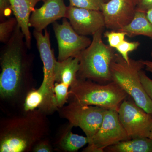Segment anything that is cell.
<instances>
[{
	"label": "cell",
	"instance_id": "obj_12",
	"mask_svg": "<svg viewBox=\"0 0 152 152\" xmlns=\"http://www.w3.org/2000/svg\"><path fill=\"white\" fill-rule=\"evenodd\" d=\"M102 12L105 28L119 31L132 21L136 12V7L132 0H110L103 5Z\"/></svg>",
	"mask_w": 152,
	"mask_h": 152
},
{
	"label": "cell",
	"instance_id": "obj_28",
	"mask_svg": "<svg viewBox=\"0 0 152 152\" xmlns=\"http://www.w3.org/2000/svg\"><path fill=\"white\" fill-rule=\"evenodd\" d=\"M152 8V0H138L136 6V11L146 13Z\"/></svg>",
	"mask_w": 152,
	"mask_h": 152
},
{
	"label": "cell",
	"instance_id": "obj_17",
	"mask_svg": "<svg viewBox=\"0 0 152 152\" xmlns=\"http://www.w3.org/2000/svg\"><path fill=\"white\" fill-rule=\"evenodd\" d=\"M119 31L125 32L129 37L143 36L152 39V24L146 13L140 11H136L132 21Z\"/></svg>",
	"mask_w": 152,
	"mask_h": 152
},
{
	"label": "cell",
	"instance_id": "obj_4",
	"mask_svg": "<svg viewBox=\"0 0 152 152\" xmlns=\"http://www.w3.org/2000/svg\"><path fill=\"white\" fill-rule=\"evenodd\" d=\"M100 30L92 36L89 46L78 56L80 69L77 77L101 84L112 82L110 67L115 57L114 49L104 42Z\"/></svg>",
	"mask_w": 152,
	"mask_h": 152
},
{
	"label": "cell",
	"instance_id": "obj_16",
	"mask_svg": "<svg viewBox=\"0 0 152 152\" xmlns=\"http://www.w3.org/2000/svg\"><path fill=\"white\" fill-rule=\"evenodd\" d=\"M72 128L68 124L61 132L56 142L58 150L65 152H77L88 144L89 140L86 136L74 134L72 132Z\"/></svg>",
	"mask_w": 152,
	"mask_h": 152
},
{
	"label": "cell",
	"instance_id": "obj_5",
	"mask_svg": "<svg viewBox=\"0 0 152 152\" xmlns=\"http://www.w3.org/2000/svg\"><path fill=\"white\" fill-rule=\"evenodd\" d=\"M145 68L142 60L130 59L128 63L118 53H115L111 65L112 81L118 85L139 107L152 115V102L140 78V72Z\"/></svg>",
	"mask_w": 152,
	"mask_h": 152
},
{
	"label": "cell",
	"instance_id": "obj_10",
	"mask_svg": "<svg viewBox=\"0 0 152 152\" xmlns=\"http://www.w3.org/2000/svg\"><path fill=\"white\" fill-rule=\"evenodd\" d=\"M53 27L58 44V61H60L78 56L91 42L92 40L87 36L76 32L66 18H63L61 24L53 23Z\"/></svg>",
	"mask_w": 152,
	"mask_h": 152
},
{
	"label": "cell",
	"instance_id": "obj_2",
	"mask_svg": "<svg viewBox=\"0 0 152 152\" xmlns=\"http://www.w3.org/2000/svg\"><path fill=\"white\" fill-rule=\"evenodd\" d=\"M47 115L37 109L1 120L0 152H32L36 144L50 134Z\"/></svg>",
	"mask_w": 152,
	"mask_h": 152
},
{
	"label": "cell",
	"instance_id": "obj_26",
	"mask_svg": "<svg viewBox=\"0 0 152 152\" xmlns=\"http://www.w3.org/2000/svg\"><path fill=\"white\" fill-rule=\"evenodd\" d=\"M53 147L48 137L41 140L34 147L32 152H51L53 151Z\"/></svg>",
	"mask_w": 152,
	"mask_h": 152
},
{
	"label": "cell",
	"instance_id": "obj_6",
	"mask_svg": "<svg viewBox=\"0 0 152 152\" xmlns=\"http://www.w3.org/2000/svg\"><path fill=\"white\" fill-rule=\"evenodd\" d=\"M42 32L34 30L33 36L43 64L44 77L42 83L39 88L43 94L44 102L40 109L47 115L58 110L55 102L54 92L55 66L56 59L54 50L52 49L50 34L46 28Z\"/></svg>",
	"mask_w": 152,
	"mask_h": 152
},
{
	"label": "cell",
	"instance_id": "obj_31",
	"mask_svg": "<svg viewBox=\"0 0 152 152\" xmlns=\"http://www.w3.org/2000/svg\"><path fill=\"white\" fill-rule=\"evenodd\" d=\"M133 3H134V4L135 6H136L137 5V3L138 0H132Z\"/></svg>",
	"mask_w": 152,
	"mask_h": 152
},
{
	"label": "cell",
	"instance_id": "obj_24",
	"mask_svg": "<svg viewBox=\"0 0 152 152\" xmlns=\"http://www.w3.org/2000/svg\"><path fill=\"white\" fill-rule=\"evenodd\" d=\"M104 37L107 39L109 45L113 48L115 49L119 45L125 40L126 33L120 31H106L104 33Z\"/></svg>",
	"mask_w": 152,
	"mask_h": 152
},
{
	"label": "cell",
	"instance_id": "obj_20",
	"mask_svg": "<svg viewBox=\"0 0 152 152\" xmlns=\"http://www.w3.org/2000/svg\"><path fill=\"white\" fill-rule=\"evenodd\" d=\"M18 25L15 18H9L0 23V42L5 44L12 37L15 29Z\"/></svg>",
	"mask_w": 152,
	"mask_h": 152
},
{
	"label": "cell",
	"instance_id": "obj_34",
	"mask_svg": "<svg viewBox=\"0 0 152 152\" xmlns=\"http://www.w3.org/2000/svg\"><path fill=\"white\" fill-rule=\"evenodd\" d=\"M106 1V2L108 1H110V0H105Z\"/></svg>",
	"mask_w": 152,
	"mask_h": 152
},
{
	"label": "cell",
	"instance_id": "obj_14",
	"mask_svg": "<svg viewBox=\"0 0 152 152\" xmlns=\"http://www.w3.org/2000/svg\"><path fill=\"white\" fill-rule=\"evenodd\" d=\"M15 18L16 19L29 49L31 48L32 36L30 30V18L35 7L41 0H9Z\"/></svg>",
	"mask_w": 152,
	"mask_h": 152
},
{
	"label": "cell",
	"instance_id": "obj_15",
	"mask_svg": "<svg viewBox=\"0 0 152 152\" xmlns=\"http://www.w3.org/2000/svg\"><path fill=\"white\" fill-rule=\"evenodd\" d=\"M80 69L78 57H72L64 61L56 60L55 66V83H63L70 87L77 78Z\"/></svg>",
	"mask_w": 152,
	"mask_h": 152
},
{
	"label": "cell",
	"instance_id": "obj_22",
	"mask_svg": "<svg viewBox=\"0 0 152 152\" xmlns=\"http://www.w3.org/2000/svg\"><path fill=\"white\" fill-rule=\"evenodd\" d=\"M69 6L80 8L102 11L105 0H69Z\"/></svg>",
	"mask_w": 152,
	"mask_h": 152
},
{
	"label": "cell",
	"instance_id": "obj_11",
	"mask_svg": "<svg viewBox=\"0 0 152 152\" xmlns=\"http://www.w3.org/2000/svg\"><path fill=\"white\" fill-rule=\"evenodd\" d=\"M66 18L76 32L80 35H94L105 28L102 12L68 6Z\"/></svg>",
	"mask_w": 152,
	"mask_h": 152
},
{
	"label": "cell",
	"instance_id": "obj_25",
	"mask_svg": "<svg viewBox=\"0 0 152 152\" xmlns=\"http://www.w3.org/2000/svg\"><path fill=\"white\" fill-rule=\"evenodd\" d=\"M13 13L9 0H0V21H4Z\"/></svg>",
	"mask_w": 152,
	"mask_h": 152
},
{
	"label": "cell",
	"instance_id": "obj_27",
	"mask_svg": "<svg viewBox=\"0 0 152 152\" xmlns=\"http://www.w3.org/2000/svg\"><path fill=\"white\" fill-rule=\"evenodd\" d=\"M140 76L143 86L152 102V80L142 70L140 72Z\"/></svg>",
	"mask_w": 152,
	"mask_h": 152
},
{
	"label": "cell",
	"instance_id": "obj_9",
	"mask_svg": "<svg viewBox=\"0 0 152 152\" xmlns=\"http://www.w3.org/2000/svg\"><path fill=\"white\" fill-rule=\"evenodd\" d=\"M118 112L120 122L130 139L149 138L152 128L151 114L127 98L123 101Z\"/></svg>",
	"mask_w": 152,
	"mask_h": 152
},
{
	"label": "cell",
	"instance_id": "obj_23",
	"mask_svg": "<svg viewBox=\"0 0 152 152\" xmlns=\"http://www.w3.org/2000/svg\"><path fill=\"white\" fill-rule=\"evenodd\" d=\"M140 45V43L138 41L129 42L125 40L115 49L124 59L129 63L130 59L129 58V53L137 50Z\"/></svg>",
	"mask_w": 152,
	"mask_h": 152
},
{
	"label": "cell",
	"instance_id": "obj_33",
	"mask_svg": "<svg viewBox=\"0 0 152 152\" xmlns=\"http://www.w3.org/2000/svg\"><path fill=\"white\" fill-rule=\"evenodd\" d=\"M41 1H43L44 2H45L46 1H47V0H41Z\"/></svg>",
	"mask_w": 152,
	"mask_h": 152
},
{
	"label": "cell",
	"instance_id": "obj_32",
	"mask_svg": "<svg viewBox=\"0 0 152 152\" xmlns=\"http://www.w3.org/2000/svg\"><path fill=\"white\" fill-rule=\"evenodd\" d=\"M149 138L150 139H151V140H152V128L151 129V134H150Z\"/></svg>",
	"mask_w": 152,
	"mask_h": 152
},
{
	"label": "cell",
	"instance_id": "obj_21",
	"mask_svg": "<svg viewBox=\"0 0 152 152\" xmlns=\"http://www.w3.org/2000/svg\"><path fill=\"white\" fill-rule=\"evenodd\" d=\"M69 88V86L63 83H55V102L58 110L68 103Z\"/></svg>",
	"mask_w": 152,
	"mask_h": 152
},
{
	"label": "cell",
	"instance_id": "obj_18",
	"mask_svg": "<svg viewBox=\"0 0 152 152\" xmlns=\"http://www.w3.org/2000/svg\"><path fill=\"white\" fill-rule=\"evenodd\" d=\"M106 152H152V140L136 138L119 142L104 150Z\"/></svg>",
	"mask_w": 152,
	"mask_h": 152
},
{
	"label": "cell",
	"instance_id": "obj_7",
	"mask_svg": "<svg viewBox=\"0 0 152 152\" xmlns=\"http://www.w3.org/2000/svg\"><path fill=\"white\" fill-rule=\"evenodd\" d=\"M68 103L58 109L60 116L67 120L72 127L80 128L90 141L100 126L107 109L74 102Z\"/></svg>",
	"mask_w": 152,
	"mask_h": 152
},
{
	"label": "cell",
	"instance_id": "obj_29",
	"mask_svg": "<svg viewBox=\"0 0 152 152\" xmlns=\"http://www.w3.org/2000/svg\"><path fill=\"white\" fill-rule=\"evenodd\" d=\"M151 56L152 58V51L151 53ZM143 63L145 66V69L146 70L149 72L152 73V61H148V60H142Z\"/></svg>",
	"mask_w": 152,
	"mask_h": 152
},
{
	"label": "cell",
	"instance_id": "obj_3",
	"mask_svg": "<svg viewBox=\"0 0 152 152\" xmlns=\"http://www.w3.org/2000/svg\"><path fill=\"white\" fill-rule=\"evenodd\" d=\"M128 96L114 82L101 84L77 77L70 87L68 103L74 102L118 111L121 104Z\"/></svg>",
	"mask_w": 152,
	"mask_h": 152
},
{
	"label": "cell",
	"instance_id": "obj_13",
	"mask_svg": "<svg viewBox=\"0 0 152 152\" xmlns=\"http://www.w3.org/2000/svg\"><path fill=\"white\" fill-rule=\"evenodd\" d=\"M67 7L64 0H47L42 7L35 9L30 18V27L42 32L57 20L65 18Z\"/></svg>",
	"mask_w": 152,
	"mask_h": 152
},
{
	"label": "cell",
	"instance_id": "obj_8",
	"mask_svg": "<svg viewBox=\"0 0 152 152\" xmlns=\"http://www.w3.org/2000/svg\"><path fill=\"white\" fill-rule=\"evenodd\" d=\"M129 139L118 111L106 110L100 126L83 152H104L107 147Z\"/></svg>",
	"mask_w": 152,
	"mask_h": 152
},
{
	"label": "cell",
	"instance_id": "obj_30",
	"mask_svg": "<svg viewBox=\"0 0 152 152\" xmlns=\"http://www.w3.org/2000/svg\"><path fill=\"white\" fill-rule=\"evenodd\" d=\"M146 15L148 19L152 24V8L150 9L147 12Z\"/></svg>",
	"mask_w": 152,
	"mask_h": 152
},
{
	"label": "cell",
	"instance_id": "obj_19",
	"mask_svg": "<svg viewBox=\"0 0 152 152\" xmlns=\"http://www.w3.org/2000/svg\"><path fill=\"white\" fill-rule=\"evenodd\" d=\"M44 102L43 94L39 89L33 88L30 90L25 96L23 103V112L41 109Z\"/></svg>",
	"mask_w": 152,
	"mask_h": 152
},
{
	"label": "cell",
	"instance_id": "obj_1",
	"mask_svg": "<svg viewBox=\"0 0 152 152\" xmlns=\"http://www.w3.org/2000/svg\"><path fill=\"white\" fill-rule=\"evenodd\" d=\"M24 35L17 25L10 40L1 49L0 96L15 103L33 88L34 57L28 52Z\"/></svg>",
	"mask_w": 152,
	"mask_h": 152
}]
</instances>
